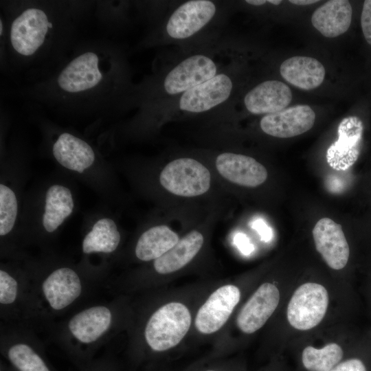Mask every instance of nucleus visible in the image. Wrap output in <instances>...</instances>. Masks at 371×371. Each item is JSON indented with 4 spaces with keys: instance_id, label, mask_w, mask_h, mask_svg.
<instances>
[{
    "instance_id": "4be33fe9",
    "label": "nucleus",
    "mask_w": 371,
    "mask_h": 371,
    "mask_svg": "<svg viewBox=\"0 0 371 371\" xmlns=\"http://www.w3.org/2000/svg\"><path fill=\"white\" fill-rule=\"evenodd\" d=\"M179 235L166 225H155L139 236L135 249L142 261L155 260L166 254L179 241Z\"/></svg>"
},
{
    "instance_id": "dca6fc26",
    "label": "nucleus",
    "mask_w": 371,
    "mask_h": 371,
    "mask_svg": "<svg viewBox=\"0 0 371 371\" xmlns=\"http://www.w3.org/2000/svg\"><path fill=\"white\" fill-rule=\"evenodd\" d=\"M42 290L51 308L60 311L80 296L82 285L76 271L69 267H61L47 277L43 282Z\"/></svg>"
},
{
    "instance_id": "aec40b11",
    "label": "nucleus",
    "mask_w": 371,
    "mask_h": 371,
    "mask_svg": "<svg viewBox=\"0 0 371 371\" xmlns=\"http://www.w3.org/2000/svg\"><path fill=\"white\" fill-rule=\"evenodd\" d=\"M111 311L106 306H97L85 309L69 320L68 327L72 335L82 344L98 340L110 327Z\"/></svg>"
},
{
    "instance_id": "5701e85b",
    "label": "nucleus",
    "mask_w": 371,
    "mask_h": 371,
    "mask_svg": "<svg viewBox=\"0 0 371 371\" xmlns=\"http://www.w3.org/2000/svg\"><path fill=\"white\" fill-rule=\"evenodd\" d=\"M74 207L73 196L69 188L58 184L50 186L46 192L42 217L45 229L49 233L56 230L71 215Z\"/></svg>"
},
{
    "instance_id": "c756f323",
    "label": "nucleus",
    "mask_w": 371,
    "mask_h": 371,
    "mask_svg": "<svg viewBox=\"0 0 371 371\" xmlns=\"http://www.w3.org/2000/svg\"><path fill=\"white\" fill-rule=\"evenodd\" d=\"M330 371H367L363 361L359 359H349L338 363Z\"/></svg>"
},
{
    "instance_id": "412c9836",
    "label": "nucleus",
    "mask_w": 371,
    "mask_h": 371,
    "mask_svg": "<svg viewBox=\"0 0 371 371\" xmlns=\"http://www.w3.org/2000/svg\"><path fill=\"white\" fill-rule=\"evenodd\" d=\"M203 243L201 232L197 229L189 232L175 247L154 260L155 270L160 274H168L181 269L197 255Z\"/></svg>"
},
{
    "instance_id": "a211bd4d",
    "label": "nucleus",
    "mask_w": 371,
    "mask_h": 371,
    "mask_svg": "<svg viewBox=\"0 0 371 371\" xmlns=\"http://www.w3.org/2000/svg\"><path fill=\"white\" fill-rule=\"evenodd\" d=\"M352 13V7L348 1L330 0L314 11L311 23L324 36L335 38L348 30Z\"/></svg>"
},
{
    "instance_id": "6e6552de",
    "label": "nucleus",
    "mask_w": 371,
    "mask_h": 371,
    "mask_svg": "<svg viewBox=\"0 0 371 371\" xmlns=\"http://www.w3.org/2000/svg\"><path fill=\"white\" fill-rule=\"evenodd\" d=\"M240 291L232 284L221 286L214 291L200 307L195 318V326L203 334L218 330L227 321L239 302Z\"/></svg>"
},
{
    "instance_id": "2f4dec72",
    "label": "nucleus",
    "mask_w": 371,
    "mask_h": 371,
    "mask_svg": "<svg viewBox=\"0 0 371 371\" xmlns=\"http://www.w3.org/2000/svg\"><path fill=\"white\" fill-rule=\"evenodd\" d=\"M245 2L249 3V4L253 5L258 6V5H262L265 4L267 2V1H265V0H247V1H245Z\"/></svg>"
},
{
    "instance_id": "f8f14e48",
    "label": "nucleus",
    "mask_w": 371,
    "mask_h": 371,
    "mask_svg": "<svg viewBox=\"0 0 371 371\" xmlns=\"http://www.w3.org/2000/svg\"><path fill=\"white\" fill-rule=\"evenodd\" d=\"M233 82L225 74L212 78L181 94L179 109L189 113H203L225 102L232 93Z\"/></svg>"
},
{
    "instance_id": "393cba45",
    "label": "nucleus",
    "mask_w": 371,
    "mask_h": 371,
    "mask_svg": "<svg viewBox=\"0 0 371 371\" xmlns=\"http://www.w3.org/2000/svg\"><path fill=\"white\" fill-rule=\"evenodd\" d=\"M343 355L341 347L336 343L320 349L308 346L302 351V361L308 371H330L339 363Z\"/></svg>"
},
{
    "instance_id": "bb28decb",
    "label": "nucleus",
    "mask_w": 371,
    "mask_h": 371,
    "mask_svg": "<svg viewBox=\"0 0 371 371\" xmlns=\"http://www.w3.org/2000/svg\"><path fill=\"white\" fill-rule=\"evenodd\" d=\"M18 213V201L14 191L0 185V235L5 236L13 229Z\"/></svg>"
},
{
    "instance_id": "b1692460",
    "label": "nucleus",
    "mask_w": 371,
    "mask_h": 371,
    "mask_svg": "<svg viewBox=\"0 0 371 371\" xmlns=\"http://www.w3.org/2000/svg\"><path fill=\"white\" fill-rule=\"evenodd\" d=\"M120 242V234L115 221L110 218L97 221L82 241L85 254L114 251Z\"/></svg>"
},
{
    "instance_id": "f257e3e1",
    "label": "nucleus",
    "mask_w": 371,
    "mask_h": 371,
    "mask_svg": "<svg viewBox=\"0 0 371 371\" xmlns=\"http://www.w3.org/2000/svg\"><path fill=\"white\" fill-rule=\"evenodd\" d=\"M0 35L8 69L38 78L60 65L76 44L80 21L93 3L14 1L3 3Z\"/></svg>"
},
{
    "instance_id": "72a5a7b5",
    "label": "nucleus",
    "mask_w": 371,
    "mask_h": 371,
    "mask_svg": "<svg viewBox=\"0 0 371 371\" xmlns=\"http://www.w3.org/2000/svg\"><path fill=\"white\" fill-rule=\"evenodd\" d=\"M207 371H214V370H207Z\"/></svg>"
},
{
    "instance_id": "423d86ee",
    "label": "nucleus",
    "mask_w": 371,
    "mask_h": 371,
    "mask_svg": "<svg viewBox=\"0 0 371 371\" xmlns=\"http://www.w3.org/2000/svg\"><path fill=\"white\" fill-rule=\"evenodd\" d=\"M217 70L216 63L209 56H191L168 72L164 80V90L171 95L182 94L214 77Z\"/></svg>"
},
{
    "instance_id": "9d476101",
    "label": "nucleus",
    "mask_w": 371,
    "mask_h": 371,
    "mask_svg": "<svg viewBox=\"0 0 371 371\" xmlns=\"http://www.w3.org/2000/svg\"><path fill=\"white\" fill-rule=\"evenodd\" d=\"M216 7L209 0H191L179 5L171 14L166 30L175 39L189 38L205 26L214 17Z\"/></svg>"
},
{
    "instance_id": "f3484780",
    "label": "nucleus",
    "mask_w": 371,
    "mask_h": 371,
    "mask_svg": "<svg viewBox=\"0 0 371 371\" xmlns=\"http://www.w3.org/2000/svg\"><path fill=\"white\" fill-rule=\"evenodd\" d=\"M52 154L62 166L80 173L91 167L95 159L91 146L69 132L58 136L52 145Z\"/></svg>"
},
{
    "instance_id": "20e7f679",
    "label": "nucleus",
    "mask_w": 371,
    "mask_h": 371,
    "mask_svg": "<svg viewBox=\"0 0 371 371\" xmlns=\"http://www.w3.org/2000/svg\"><path fill=\"white\" fill-rule=\"evenodd\" d=\"M191 325L188 308L179 302H170L157 309L146 326L144 336L150 348L157 352L176 346Z\"/></svg>"
},
{
    "instance_id": "1a4fd4ad",
    "label": "nucleus",
    "mask_w": 371,
    "mask_h": 371,
    "mask_svg": "<svg viewBox=\"0 0 371 371\" xmlns=\"http://www.w3.org/2000/svg\"><path fill=\"white\" fill-rule=\"evenodd\" d=\"M363 125L357 116L344 118L339 123L338 139L326 152L329 166L335 170H346L357 160L362 144Z\"/></svg>"
},
{
    "instance_id": "7c9ffc66",
    "label": "nucleus",
    "mask_w": 371,
    "mask_h": 371,
    "mask_svg": "<svg viewBox=\"0 0 371 371\" xmlns=\"http://www.w3.org/2000/svg\"><path fill=\"white\" fill-rule=\"evenodd\" d=\"M291 3L298 5H306L318 2L317 0H290Z\"/></svg>"
},
{
    "instance_id": "39448f33",
    "label": "nucleus",
    "mask_w": 371,
    "mask_h": 371,
    "mask_svg": "<svg viewBox=\"0 0 371 371\" xmlns=\"http://www.w3.org/2000/svg\"><path fill=\"white\" fill-rule=\"evenodd\" d=\"M329 297L322 284L306 282L293 293L287 306L286 316L290 325L300 330L317 326L327 311Z\"/></svg>"
},
{
    "instance_id": "4468645a",
    "label": "nucleus",
    "mask_w": 371,
    "mask_h": 371,
    "mask_svg": "<svg viewBox=\"0 0 371 371\" xmlns=\"http://www.w3.org/2000/svg\"><path fill=\"white\" fill-rule=\"evenodd\" d=\"M280 292L276 285L261 284L240 311L236 324L244 333L251 334L260 329L276 309Z\"/></svg>"
},
{
    "instance_id": "f03ea898",
    "label": "nucleus",
    "mask_w": 371,
    "mask_h": 371,
    "mask_svg": "<svg viewBox=\"0 0 371 371\" xmlns=\"http://www.w3.org/2000/svg\"><path fill=\"white\" fill-rule=\"evenodd\" d=\"M120 52L108 39L77 42L49 73L20 89L21 95L46 108L78 113H106L119 107Z\"/></svg>"
},
{
    "instance_id": "c85d7f7f",
    "label": "nucleus",
    "mask_w": 371,
    "mask_h": 371,
    "mask_svg": "<svg viewBox=\"0 0 371 371\" xmlns=\"http://www.w3.org/2000/svg\"><path fill=\"white\" fill-rule=\"evenodd\" d=\"M361 25L366 41L371 45V0H366L363 2Z\"/></svg>"
},
{
    "instance_id": "6ab92c4d",
    "label": "nucleus",
    "mask_w": 371,
    "mask_h": 371,
    "mask_svg": "<svg viewBox=\"0 0 371 371\" xmlns=\"http://www.w3.org/2000/svg\"><path fill=\"white\" fill-rule=\"evenodd\" d=\"M282 77L291 85L303 90L318 87L324 81L326 71L317 59L308 56H293L280 67Z\"/></svg>"
},
{
    "instance_id": "cd10ccee",
    "label": "nucleus",
    "mask_w": 371,
    "mask_h": 371,
    "mask_svg": "<svg viewBox=\"0 0 371 371\" xmlns=\"http://www.w3.org/2000/svg\"><path fill=\"white\" fill-rule=\"evenodd\" d=\"M18 294V283L8 273L0 271V302L2 304L13 303Z\"/></svg>"
},
{
    "instance_id": "7ed1b4c3",
    "label": "nucleus",
    "mask_w": 371,
    "mask_h": 371,
    "mask_svg": "<svg viewBox=\"0 0 371 371\" xmlns=\"http://www.w3.org/2000/svg\"><path fill=\"white\" fill-rule=\"evenodd\" d=\"M212 173L199 160L179 157L168 162L159 175L161 186L169 194L183 198L204 195L212 186Z\"/></svg>"
},
{
    "instance_id": "a878e982",
    "label": "nucleus",
    "mask_w": 371,
    "mask_h": 371,
    "mask_svg": "<svg viewBox=\"0 0 371 371\" xmlns=\"http://www.w3.org/2000/svg\"><path fill=\"white\" fill-rule=\"evenodd\" d=\"M7 357L18 371H51L41 356L26 344L19 343L10 346Z\"/></svg>"
},
{
    "instance_id": "9b49d317",
    "label": "nucleus",
    "mask_w": 371,
    "mask_h": 371,
    "mask_svg": "<svg viewBox=\"0 0 371 371\" xmlns=\"http://www.w3.org/2000/svg\"><path fill=\"white\" fill-rule=\"evenodd\" d=\"M313 237L317 251L329 267L340 270L346 267L350 248L341 225L322 218L313 229Z\"/></svg>"
},
{
    "instance_id": "2eb2a0df",
    "label": "nucleus",
    "mask_w": 371,
    "mask_h": 371,
    "mask_svg": "<svg viewBox=\"0 0 371 371\" xmlns=\"http://www.w3.org/2000/svg\"><path fill=\"white\" fill-rule=\"evenodd\" d=\"M292 100L291 89L284 82L264 81L250 90L244 98L247 110L255 115H268L286 109Z\"/></svg>"
},
{
    "instance_id": "0eeeda50",
    "label": "nucleus",
    "mask_w": 371,
    "mask_h": 371,
    "mask_svg": "<svg viewBox=\"0 0 371 371\" xmlns=\"http://www.w3.org/2000/svg\"><path fill=\"white\" fill-rule=\"evenodd\" d=\"M218 175L230 183L246 188H256L267 179L266 168L254 158L231 152L218 154L214 160Z\"/></svg>"
},
{
    "instance_id": "ddd939ff",
    "label": "nucleus",
    "mask_w": 371,
    "mask_h": 371,
    "mask_svg": "<svg viewBox=\"0 0 371 371\" xmlns=\"http://www.w3.org/2000/svg\"><path fill=\"white\" fill-rule=\"evenodd\" d=\"M315 120V113L311 107L299 104L278 113L265 115L260 120V126L269 135L289 138L309 131Z\"/></svg>"
},
{
    "instance_id": "473e14b6",
    "label": "nucleus",
    "mask_w": 371,
    "mask_h": 371,
    "mask_svg": "<svg viewBox=\"0 0 371 371\" xmlns=\"http://www.w3.org/2000/svg\"><path fill=\"white\" fill-rule=\"evenodd\" d=\"M268 3H270L273 5H278L281 3L282 1L280 0H269L267 1Z\"/></svg>"
}]
</instances>
